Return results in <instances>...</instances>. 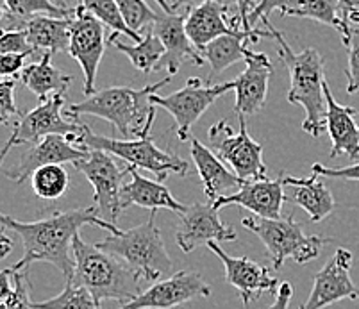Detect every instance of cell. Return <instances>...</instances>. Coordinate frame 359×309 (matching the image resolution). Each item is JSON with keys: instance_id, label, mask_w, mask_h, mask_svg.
<instances>
[{"instance_id": "obj_1", "label": "cell", "mask_w": 359, "mask_h": 309, "mask_svg": "<svg viewBox=\"0 0 359 309\" xmlns=\"http://www.w3.org/2000/svg\"><path fill=\"white\" fill-rule=\"evenodd\" d=\"M2 226L18 234L24 245V256L11 266V270L22 272L32 263L43 261L60 270L67 281H70L75 270L74 254H70L72 245L84 226H97L109 234H118L122 231L118 226L102 220L95 206L60 211L36 222H20L9 214H2Z\"/></svg>"}, {"instance_id": "obj_2", "label": "cell", "mask_w": 359, "mask_h": 309, "mask_svg": "<svg viewBox=\"0 0 359 309\" xmlns=\"http://www.w3.org/2000/svg\"><path fill=\"white\" fill-rule=\"evenodd\" d=\"M264 29H270L273 40L277 41L279 60L288 70L290 92L286 95L290 104L302 106L306 111L302 131L313 138H318L327 131V100H325V68L324 57L316 48H306L302 52H293L286 38L272 27L269 18L261 22Z\"/></svg>"}, {"instance_id": "obj_3", "label": "cell", "mask_w": 359, "mask_h": 309, "mask_svg": "<svg viewBox=\"0 0 359 309\" xmlns=\"http://www.w3.org/2000/svg\"><path fill=\"white\" fill-rule=\"evenodd\" d=\"M172 77L174 76H166L159 83L149 84L142 90L129 86L106 88L91 97H86L83 102L72 104L65 115L68 118H77L79 115L99 116L113 123L123 138L130 139L129 136L142 138L150 135L152 123L156 120V106L150 99L161 88H165Z\"/></svg>"}, {"instance_id": "obj_4", "label": "cell", "mask_w": 359, "mask_h": 309, "mask_svg": "<svg viewBox=\"0 0 359 309\" xmlns=\"http://www.w3.org/2000/svg\"><path fill=\"white\" fill-rule=\"evenodd\" d=\"M75 270L70 282L83 286L97 301H118L127 304L142 294V279L120 258L90 245L77 234L72 245Z\"/></svg>"}, {"instance_id": "obj_5", "label": "cell", "mask_w": 359, "mask_h": 309, "mask_svg": "<svg viewBox=\"0 0 359 309\" xmlns=\"http://www.w3.org/2000/svg\"><path fill=\"white\" fill-rule=\"evenodd\" d=\"M100 250L122 259L143 282H158L172 274V259L166 252L163 234L156 224V211H150L145 224L109 234L97 243Z\"/></svg>"}, {"instance_id": "obj_6", "label": "cell", "mask_w": 359, "mask_h": 309, "mask_svg": "<svg viewBox=\"0 0 359 309\" xmlns=\"http://www.w3.org/2000/svg\"><path fill=\"white\" fill-rule=\"evenodd\" d=\"M241 224L245 229L256 234L264 243L270 261H272V268L276 270H280L283 263L288 258H292L299 265H306L318 258L322 249L332 242V238L322 236V234H306L293 214L288 218H276V220L245 217Z\"/></svg>"}, {"instance_id": "obj_7", "label": "cell", "mask_w": 359, "mask_h": 309, "mask_svg": "<svg viewBox=\"0 0 359 309\" xmlns=\"http://www.w3.org/2000/svg\"><path fill=\"white\" fill-rule=\"evenodd\" d=\"M75 145L88 151H104L107 154L120 158L129 167L143 168L158 177V181H166L170 174L188 175V163L179 156L168 154L152 142L150 135L135 139H115L95 135L90 127L84 125L79 136H75Z\"/></svg>"}, {"instance_id": "obj_8", "label": "cell", "mask_w": 359, "mask_h": 309, "mask_svg": "<svg viewBox=\"0 0 359 309\" xmlns=\"http://www.w3.org/2000/svg\"><path fill=\"white\" fill-rule=\"evenodd\" d=\"M240 118V131L234 132L227 120H220L210 127L211 151L233 168L241 181L266 179V167L263 161V145L257 143L247 131V122L243 115Z\"/></svg>"}, {"instance_id": "obj_9", "label": "cell", "mask_w": 359, "mask_h": 309, "mask_svg": "<svg viewBox=\"0 0 359 309\" xmlns=\"http://www.w3.org/2000/svg\"><path fill=\"white\" fill-rule=\"evenodd\" d=\"M65 107V93H54L47 100H41L32 111L25 113L20 118L13 123V135L6 142L2 149L0 161L4 163L6 156L9 154L13 147L18 145H34L45 136L50 135H81L84 123L79 120H68L63 111Z\"/></svg>"}, {"instance_id": "obj_10", "label": "cell", "mask_w": 359, "mask_h": 309, "mask_svg": "<svg viewBox=\"0 0 359 309\" xmlns=\"http://www.w3.org/2000/svg\"><path fill=\"white\" fill-rule=\"evenodd\" d=\"M236 88V81H227L222 84H202L201 79L191 77L184 88L179 92L170 93V95H152V104L156 107H161L165 111L174 116L175 129L181 142L191 138V127L197 123V120L204 115L220 97Z\"/></svg>"}, {"instance_id": "obj_11", "label": "cell", "mask_w": 359, "mask_h": 309, "mask_svg": "<svg viewBox=\"0 0 359 309\" xmlns=\"http://www.w3.org/2000/svg\"><path fill=\"white\" fill-rule=\"evenodd\" d=\"M75 168L83 172L95 190L97 213L102 220L118 226V218L123 213L122 188L123 177L129 175V167L122 168L113 156L104 151H90L86 159L79 161Z\"/></svg>"}, {"instance_id": "obj_12", "label": "cell", "mask_w": 359, "mask_h": 309, "mask_svg": "<svg viewBox=\"0 0 359 309\" xmlns=\"http://www.w3.org/2000/svg\"><path fill=\"white\" fill-rule=\"evenodd\" d=\"M106 25L91 15L84 6L77 4L70 16V48L68 54L83 68L84 95L91 97L95 92L97 70L106 50Z\"/></svg>"}, {"instance_id": "obj_13", "label": "cell", "mask_w": 359, "mask_h": 309, "mask_svg": "<svg viewBox=\"0 0 359 309\" xmlns=\"http://www.w3.org/2000/svg\"><path fill=\"white\" fill-rule=\"evenodd\" d=\"M211 286L197 272H177L150 284L136 298L118 309H174L201 297H210Z\"/></svg>"}, {"instance_id": "obj_14", "label": "cell", "mask_w": 359, "mask_h": 309, "mask_svg": "<svg viewBox=\"0 0 359 309\" xmlns=\"http://www.w3.org/2000/svg\"><path fill=\"white\" fill-rule=\"evenodd\" d=\"M236 231L222 222L213 202H195L186 206L175 231V242L184 254L194 252L202 243L208 245L210 242H236Z\"/></svg>"}, {"instance_id": "obj_15", "label": "cell", "mask_w": 359, "mask_h": 309, "mask_svg": "<svg viewBox=\"0 0 359 309\" xmlns=\"http://www.w3.org/2000/svg\"><path fill=\"white\" fill-rule=\"evenodd\" d=\"M352 261L351 250H336L334 256L315 274L311 294L299 309H324L345 298H359V288L351 279Z\"/></svg>"}, {"instance_id": "obj_16", "label": "cell", "mask_w": 359, "mask_h": 309, "mask_svg": "<svg viewBox=\"0 0 359 309\" xmlns=\"http://www.w3.org/2000/svg\"><path fill=\"white\" fill-rule=\"evenodd\" d=\"M88 152H90L88 149L77 147L67 136H45L22 154L20 161L16 163L15 167L4 170V175L11 179L15 184H24L38 168L48 167V165H67V163H72L75 167L77 163L86 159Z\"/></svg>"}, {"instance_id": "obj_17", "label": "cell", "mask_w": 359, "mask_h": 309, "mask_svg": "<svg viewBox=\"0 0 359 309\" xmlns=\"http://www.w3.org/2000/svg\"><path fill=\"white\" fill-rule=\"evenodd\" d=\"M190 11L165 13L159 11L152 31L165 45V57L158 64L156 71L166 68L168 76H175L184 61H191L197 67H202L205 60L201 52L191 43L190 36L186 32V16Z\"/></svg>"}, {"instance_id": "obj_18", "label": "cell", "mask_w": 359, "mask_h": 309, "mask_svg": "<svg viewBox=\"0 0 359 309\" xmlns=\"http://www.w3.org/2000/svg\"><path fill=\"white\" fill-rule=\"evenodd\" d=\"M285 175L279 179H254V181H243L240 190L229 195H224L215 200L213 206L218 211L225 206H240L252 211L259 218H270L276 220L280 218L283 206L288 200L285 195Z\"/></svg>"}, {"instance_id": "obj_19", "label": "cell", "mask_w": 359, "mask_h": 309, "mask_svg": "<svg viewBox=\"0 0 359 309\" xmlns=\"http://www.w3.org/2000/svg\"><path fill=\"white\" fill-rule=\"evenodd\" d=\"M208 249L220 258L225 268V281L238 289L241 302L249 305L250 302L261 297V294L279 289V279L270 274L266 266L252 261L249 258H234L225 252L217 242L208 243Z\"/></svg>"}, {"instance_id": "obj_20", "label": "cell", "mask_w": 359, "mask_h": 309, "mask_svg": "<svg viewBox=\"0 0 359 309\" xmlns=\"http://www.w3.org/2000/svg\"><path fill=\"white\" fill-rule=\"evenodd\" d=\"M273 76V68L264 52H247L245 70L236 77V115H256L263 107L269 95V83Z\"/></svg>"}, {"instance_id": "obj_21", "label": "cell", "mask_w": 359, "mask_h": 309, "mask_svg": "<svg viewBox=\"0 0 359 309\" xmlns=\"http://www.w3.org/2000/svg\"><path fill=\"white\" fill-rule=\"evenodd\" d=\"M227 15H229V8L218 2H204L190 9L186 16V32L198 52L204 50L211 41L220 36H240L247 32L241 27L240 16H234L229 22Z\"/></svg>"}, {"instance_id": "obj_22", "label": "cell", "mask_w": 359, "mask_h": 309, "mask_svg": "<svg viewBox=\"0 0 359 309\" xmlns=\"http://www.w3.org/2000/svg\"><path fill=\"white\" fill-rule=\"evenodd\" d=\"M325 100H327V132L332 142L329 158L347 156L348 159L359 158V123L355 116L359 111L352 106H341L334 100L329 83L324 84Z\"/></svg>"}, {"instance_id": "obj_23", "label": "cell", "mask_w": 359, "mask_h": 309, "mask_svg": "<svg viewBox=\"0 0 359 309\" xmlns=\"http://www.w3.org/2000/svg\"><path fill=\"white\" fill-rule=\"evenodd\" d=\"M190 152L210 202H215L224 195H229V191L240 190L243 181L234 172L227 170L225 163L194 136L190 138Z\"/></svg>"}, {"instance_id": "obj_24", "label": "cell", "mask_w": 359, "mask_h": 309, "mask_svg": "<svg viewBox=\"0 0 359 309\" xmlns=\"http://www.w3.org/2000/svg\"><path fill=\"white\" fill-rule=\"evenodd\" d=\"M130 181H127L122 188V206L127 210L129 206H138L143 210L159 211L168 210L174 213H184L186 206H182L168 188L161 181H150L138 174L135 167H129Z\"/></svg>"}, {"instance_id": "obj_25", "label": "cell", "mask_w": 359, "mask_h": 309, "mask_svg": "<svg viewBox=\"0 0 359 309\" xmlns=\"http://www.w3.org/2000/svg\"><path fill=\"white\" fill-rule=\"evenodd\" d=\"M259 38H273L270 29H252L240 36H220L215 41H211L204 50L201 52L205 63H210L211 70L210 76L205 79V84H210L222 71H225L229 67H233L238 61H245L249 48L245 47L247 41L256 43Z\"/></svg>"}, {"instance_id": "obj_26", "label": "cell", "mask_w": 359, "mask_h": 309, "mask_svg": "<svg viewBox=\"0 0 359 309\" xmlns=\"http://www.w3.org/2000/svg\"><path fill=\"white\" fill-rule=\"evenodd\" d=\"M285 184L293 186V202L302 207L315 224L322 222L334 211V197L324 181H320V175L311 174L302 179L285 175Z\"/></svg>"}, {"instance_id": "obj_27", "label": "cell", "mask_w": 359, "mask_h": 309, "mask_svg": "<svg viewBox=\"0 0 359 309\" xmlns=\"http://www.w3.org/2000/svg\"><path fill=\"white\" fill-rule=\"evenodd\" d=\"M29 43L36 50L40 52V57L43 54H60L70 48V18H57V16L38 15L29 20L27 27Z\"/></svg>"}, {"instance_id": "obj_28", "label": "cell", "mask_w": 359, "mask_h": 309, "mask_svg": "<svg viewBox=\"0 0 359 309\" xmlns=\"http://www.w3.org/2000/svg\"><path fill=\"white\" fill-rule=\"evenodd\" d=\"M20 83L40 100H47L50 93H67L74 77L65 76L52 64V54H43L38 63L25 67L20 74Z\"/></svg>"}, {"instance_id": "obj_29", "label": "cell", "mask_w": 359, "mask_h": 309, "mask_svg": "<svg viewBox=\"0 0 359 309\" xmlns=\"http://www.w3.org/2000/svg\"><path fill=\"white\" fill-rule=\"evenodd\" d=\"M2 31H24L32 16L70 18L74 9L61 8L55 0H2Z\"/></svg>"}, {"instance_id": "obj_30", "label": "cell", "mask_w": 359, "mask_h": 309, "mask_svg": "<svg viewBox=\"0 0 359 309\" xmlns=\"http://www.w3.org/2000/svg\"><path fill=\"white\" fill-rule=\"evenodd\" d=\"M113 47H116V50L126 54L130 60V63L135 64L136 70L143 71V74H150V71H156L158 64L161 63V60L165 57V45L159 40L158 36L154 34L152 29L147 31V34L143 36V40L136 45H126L120 43L118 40L113 41Z\"/></svg>"}, {"instance_id": "obj_31", "label": "cell", "mask_w": 359, "mask_h": 309, "mask_svg": "<svg viewBox=\"0 0 359 309\" xmlns=\"http://www.w3.org/2000/svg\"><path fill=\"white\" fill-rule=\"evenodd\" d=\"M0 309H34L31 302V279L27 270L6 268L0 274Z\"/></svg>"}, {"instance_id": "obj_32", "label": "cell", "mask_w": 359, "mask_h": 309, "mask_svg": "<svg viewBox=\"0 0 359 309\" xmlns=\"http://www.w3.org/2000/svg\"><path fill=\"white\" fill-rule=\"evenodd\" d=\"M285 16L309 18V20L334 27L341 34V43L347 41L348 36H351L352 27H347L339 18V0H302V4L299 8L292 9Z\"/></svg>"}, {"instance_id": "obj_33", "label": "cell", "mask_w": 359, "mask_h": 309, "mask_svg": "<svg viewBox=\"0 0 359 309\" xmlns=\"http://www.w3.org/2000/svg\"><path fill=\"white\" fill-rule=\"evenodd\" d=\"M70 184V175L63 165H48L32 174L31 186L41 200H57L63 197Z\"/></svg>"}, {"instance_id": "obj_34", "label": "cell", "mask_w": 359, "mask_h": 309, "mask_svg": "<svg viewBox=\"0 0 359 309\" xmlns=\"http://www.w3.org/2000/svg\"><path fill=\"white\" fill-rule=\"evenodd\" d=\"M79 4L84 6L91 15L97 16L113 32L129 36L130 40H135L136 43H140L143 40L142 34L135 32L126 24V18H123L122 11H120L118 4H116L115 0H79Z\"/></svg>"}, {"instance_id": "obj_35", "label": "cell", "mask_w": 359, "mask_h": 309, "mask_svg": "<svg viewBox=\"0 0 359 309\" xmlns=\"http://www.w3.org/2000/svg\"><path fill=\"white\" fill-rule=\"evenodd\" d=\"M34 309H102L100 302L83 286L68 281L60 295L43 302H34Z\"/></svg>"}, {"instance_id": "obj_36", "label": "cell", "mask_w": 359, "mask_h": 309, "mask_svg": "<svg viewBox=\"0 0 359 309\" xmlns=\"http://www.w3.org/2000/svg\"><path fill=\"white\" fill-rule=\"evenodd\" d=\"M115 2L126 18V24L138 34L142 29L154 25L156 18H158V13L152 11L145 0H115Z\"/></svg>"}, {"instance_id": "obj_37", "label": "cell", "mask_w": 359, "mask_h": 309, "mask_svg": "<svg viewBox=\"0 0 359 309\" xmlns=\"http://www.w3.org/2000/svg\"><path fill=\"white\" fill-rule=\"evenodd\" d=\"M348 50V63L345 68L347 76V93L352 95L359 90V27L351 29L348 40L344 41Z\"/></svg>"}, {"instance_id": "obj_38", "label": "cell", "mask_w": 359, "mask_h": 309, "mask_svg": "<svg viewBox=\"0 0 359 309\" xmlns=\"http://www.w3.org/2000/svg\"><path fill=\"white\" fill-rule=\"evenodd\" d=\"M300 4H302V0H259L249 15L250 29H256L254 25L257 22H263L264 18H269L277 9L280 11V16H285L286 13L292 11V9H297Z\"/></svg>"}, {"instance_id": "obj_39", "label": "cell", "mask_w": 359, "mask_h": 309, "mask_svg": "<svg viewBox=\"0 0 359 309\" xmlns=\"http://www.w3.org/2000/svg\"><path fill=\"white\" fill-rule=\"evenodd\" d=\"M15 79H6L0 83V120H2L4 125H9L11 120L13 123H15L16 120L24 115L15 104Z\"/></svg>"}, {"instance_id": "obj_40", "label": "cell", "mask_w": 359, "mask_h": 309, "mask_svg": "<svg viewBox=\"0 0 359 309\" xmlns=\"http://www.w3.org/2000/svg\"><path fill=\"white\" fill-rule=\"evenodd\" d=\"M0 52L2 54H25L32 56L36 50L29 43L27 31H2L0 36Z\"/></svg>"}, {"instance_id": "obj_41", "label": "cell", "mask_w": 359, "mask_h": 309, "mask_svg": "<svg viewBox=\"0 0 359 309\" xmlns=\"http://www.w3.org/2000/svg\"><path fill=\"white\" fill-rule=\"evenodd\" d=\"M311 174L320 175V177L345 179V181H359V163L351 165V167H341V168L324 167L322 163H315V165L311 167Z\"/></svg>"}, {"instance_id": "obj_42", "label": "cell", "mask_w": 359, "mask_h": 309, "mask_svg": "<svg viewBox=\"0 0 359 309\" xmlns=\"http://www.w3.org/2000/svg\"><path fill=\"white\" fill-rule=\"evenodd\" d=\"M25 54H2L0 57V74L6 79H15V77H20L18 74H22V70L25 68Z\"/></svg>"}, {"instance_id": "obj_43", "label": "cell", "mask_w": 359, "mask_h": 309, "mask_svg": "<svg viewBox=\"0 0 359 309\" xmlns=\"http://www.w3.org/2000/svg\"><path fill=\"white\" fill-rule=\"evenodd\" d=\"M339 18L347 27H359V0H339Z\"/></svg>"}, {"instance_id": "obj_44", "label": "cell", "mask_w": 359, "mask_h": 309, "mask_svg": "<svg viewBox=\"0 0 359 309\" xmlns=\"http://www.w3.org/2000/svg\"><path fill=\"white\" fill-rule=\"evenodd\" d=\"M204 2H218V4L225 6V8H233L234 4L238 6L236 0H172V9H174L175 13L182 11L181 8H184L186 11H190V9L197 8V6L204 4Z\"/></svg>"}, {"instance_id": "obj_45", "label": "cell", "mask_w": 359, "mask_h": 309, "mask_svg": "<svg viewBox=\"0 0 359 309\" xmlns=\"http://www.w3.org/2000/svg\"><path fill=\"white\" fill-rule=\"evenodd\" d=\"M292 297H293L292 284H290V282H280L279 289H277L276 301H273V304L270 305L269 309H288L290 302H292Z\"/></svg>"}, {"instance_id": "obj_46", "label": "cell", "mask_w": 359, "mask_h": 309, "mask_svg": "<svg viewBox=\"0 0 359 309\" xmlns=\"http://www.w3.org/2000/svg\"><path fill=\"white\" fill-rule=\"evenodd\" d=\"M238 2V9H240V20H241V27L245 29V31H252L249 25V15H250V2L249 0H236Z\"/></svg>"}, {"instance_id": "obj_47", "label": "cell", "mask_w": 359, "mask_h": 309, "mask_svg": "<svg viewBox=\"0 0 359 309\" xmlns=\"http://www.w3.org/2000/svg\"><path fill=\"white\" fill-rule=\"evenodd\" d=\"M0 243H2V247H0V252H2V258H6L9 252H11L13 249V242L8 238V234H6V227L2 226V238H0Z\"/></svg>"}, {"instance_id": "obj_48", "label": "cell", "mask_w": 359, "mask_h": 309, "mask_svg": "<svg viewBox=\"0 0 359 309\" xmlns=\"http://www.w3.org/2000/svg\"><path fill=\"white\" fill-rule=\"evenodd\" d=\"M156 2H158V6H159V8H161V11H165V13H175L174 9H172V6H170L168 0H156Z\"/></svg>"}, {"instance_id": "obj_49", "label": "cell", "mask_w": 359, "mask_h": 309, "mask_svg": "<svg viewBox=\"0 0 359 309\" xmlns=\"http://www.w3.org/2000/svg\"><path fill=\"white\" fill-rule=\"evenodd\" d=\"M249 2H252V0H249Z\"/></svg>"}]
</instances>
